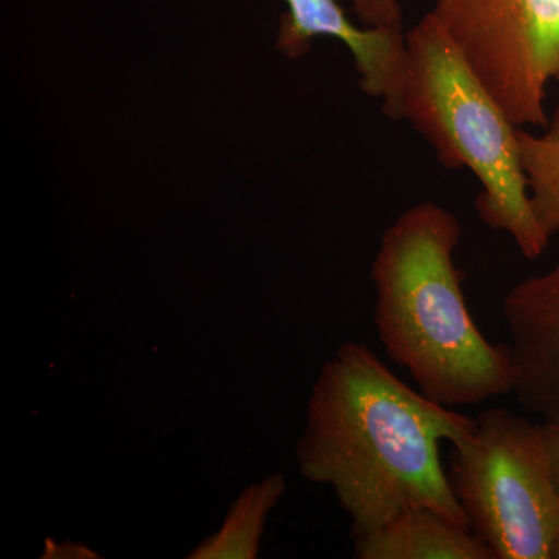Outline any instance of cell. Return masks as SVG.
I'll use <instances>...</instances> for the list:
<instances>
[{
  "label": "cell",
  "instance_id": "cell-12",
  "mask_svg": "<svg viewBox=\"0 0 559 559\" xmlns=\"http://www.w3.org/2000/svg\"><path fill=\"white\" fill-rule=\"evenodd\" d=\"M544 440L549 452L551 473L559 489V419H547L543 423Z\"/></svg>",
  "mask_w": 559,
  "mask_h": 559
},
{
  "label": "cell",
  "instance_id": "cell-10",
  "mask_svg": "<svg viewBox=\"0 0 559 559\" xmlns=\"http://www.w3.org/2000/svg\"><path fill=\"white\" fill-rule=\"evenodd\" d=\"M518 142L533 213L551 238L559 234V105L543 134L520 128Z\"/></svg>",
  "mask_w": 559,
  "mask_h": 559
},
{
  "label": "cell",
  "instance_id": "cell-4",
  "mask_svg": "<svg viewBox=\"0 0 559 559\" xmlns=\"http://www.w3.org/2000/svg\"><path fill=\"white\" fill-rule=\"evenodd\" d=\"M468 527L496 559H554L559 489L543 425L491 407L452 450L448 471Z\"/></svg>",
  "mask_w": 559,
  "mask_h": 559
},
{
  "label": "cell",
  "instance_id": "cell-13",
  "mask_svg": "<svg viewBox=\"0 0 559 559\" xmlns=\"http://www.w3.org/2000/svg\"><path fill=\"white\" fill-rule=\"evenodd\" d=\"M554 559H559V532H558V538H557V546H555Z\"/></svg>",
  "mask_w": 559,
  "mask_h": 559
},
{
  "label": "cell",
  "instance_id": "cell-2",
  "mask_svg": "<svg viewBox=\"0 0 559 559\" xmlns=\"http://www.w3.org/2000/svg\"><path fill=\"white\" fill-rule=\"evenodd\" d=\"M460 235L451 210L419 202L390 224L371 264L381 344L419 392L447 407L513 393L514 384L510 345L481 334L463 296Z\"/></svg>",
  "mask_w": 559,
  "mask_h": 559
},
{
  "label": "cell",
  "instance_id": "cell-6",
  "mask_svg": "<svg viewBox=\"0 0 559 559\" xmlns=\"http://www.w3.org/2000/svg\"><path fill=\"white\" fill-rule=\"evenodd\" d=\"M280 16L277 49L290 60L304 57L316 38L344 43L358 70L359 84L381 102L382 112L401 120V95L406 73V32L358 27L337 0H285Z\"/></svg>",
  "mask_w": 559,
  "mask_h": 559
},
{
  "label": "cell",
  "instance_id": "cell-11",
  "mask_svg": "<svg viewBox=\"0 0 559 559\" xmlns=\"http://www.w3.org/2000/svg\"><path fill=\"white\" fill-rule=\"evenodd\" d=\"M364 27L404 31L400 0H349Z\"/></svg>",
  "mask_w": 559,
  "mask_h": 559
},
{
  "label": "cell",
  "instance_id": "cell-9",
  "mask_svg": "<svg viewBox=\"0 0 559 559\" xmlns=\"http://www.w3.org/2000/svg\"><path fill=\"white\" fill-rule=\"evenodd\" d=\"M285 492L286 477L283 473L272 474L259 484L242 489L238 498L231 502L218 532L201 540L187 558H259L267 518Z\"/></svg>",
  "mask_w": 559,
  "mask_h": 559
},
{
  "label": "cell",
  "instance_id": "cell-1",
  "mask_svg": "<svg viewBox=\"0 0 559 559\" xmlns=\"http://www.w3.org/2000/svg\"><path fill=\"white\" fill-rule=\"evenodd\" d=\"M474 426L409 388L366 345L345 342L312 385L296 459L305 479L333 489L352 538L414 507L468 527L440 444L462 443Z\"/></svg>",
  "mask_w": 559,
  "mask_h": 559
},
{
  "label": "cell",
  "instance_id": "cell-8",
  "mask_svg": "<svg viewBox=\"0 0 559 559\" xmlns=\"http://www.w3.org/2000/svg\"><path fill=\"white\" fill-rule=\"evenodd\" d=\"M359 559H496L466 525L428 507H414L380 528L353 538Z\"/></svg>",
  "mask_w": 559,
  "mask_h": 559
},
{
  "label": "cell",
  "instance_id": "cell-7",
  "mask_svg": "<svg viewBox=\"0 0 559 559\" xmlns=\"http://www.w3.org/2000/svg\"><path fill=\"white\" fill-rule=\"evenodd\" d=\"M503 319L510 334L514 396L544 421L559 419V260L551 270L509 290Z\"/></svg>",
  "mask_w": 559,
  "mask_h": 559
},
{
  "label": "cell",
  "instance_id": "cell-5",
  "mask_svg": "<svg viewBox=\"0 0 559 559\" xmlns=\"http://www.w3.org/2000/svg\"><path fill=\"white\" fill-rule=\"evenodd\" d=\"M429 13L518 127H546L559 0H436Z\"/></svg>",
  "mask_w": 559,
  "mask_h": 559
},
{
  "label": "cell",
  "instance_id": "cell-3",
  "mask_svg": "<svg viewBox=\"0 0 559 559\" xmlns=\"http://www.w3.org/2000/svg\"><path fill=\"white\" fill-rule=\"evenodd\" d=\"M401 120L428 140L443 167L479 180L476 210L489 229L509 235L525 259L546 252L550 237L530 202L520 127L430 13L406 32Z\"/></svg>",
  "mask_w": 559,
  "mask_h": 559
}]
</instances>
